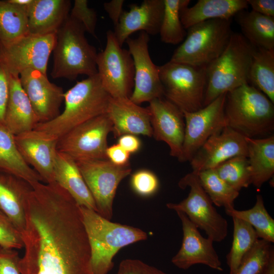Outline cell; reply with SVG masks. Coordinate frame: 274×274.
I'll return each mask as SVG.
<instances>
[{
  "label": "cell",
  "mask_w": 274,
  "mask_h": 274,
  "mask_svg": "<svg viewBox=\"0 0 274 274\" xmlns=\"http://www.w3.org/2000/svg\"><path fill=\"white\" fill-rule=\"evenodd\" d=\"M26 203L21 274H94L80 207L58 184L38 182Z\"/></svg>",
  "instance_id": "obj_1"
},
{
  "label": "cell",
  "mask_w": 274,
  "mask_h": 274,
  "mask_svg": "<svg viewBox=\"0 0 274 274\" xmlns=\"http://www.w3.org/2000/svg\"><path fill=\"white\" fill-rule=\"evenodd\" d=\"M111 96L97 74L76 84L64 92V108L54 119L38 123L35 129L58 139L75 127L107 114Z\"/></svg>",
  "instance_id": "obj_2"
},
{
  "label": "cell",
  "mask_w": 274,
  "mask_h": 274,
  "mask_svg": "<svg viewBox=\"0 0 274 274\" xmlns=\"http://www.w3.org/2000/svg\"><path fill=\"white\" fill-rule=\"evenodd\" d=\"M91 252L94 274H108L114 267L113 259L122 248L147 238L140 228L112 222L97 212L80 207Z\"/></svg>",
  "instance_id": "obj_3"
},
{
  "label": "cell",
  "mask_w": 274,
  "mask_h": 274,
  "mask_svg": "<svg viewBox=\"0 0 274 274\" xmlns=\"http://www.w3.org/2000/svg\"><path fill=\"white\" fill-rule=\"evenodd\" d=\"M274 104L250 84L226 93L224 114L226 126L250 138L273 135Z\"/></svg>",
  "instance_id": "obj_4"
},
{
  "label": "cell",
  "mask_w": 274,
  "mask_h": 274,
  "mask_svg": "<svg viewBox=\"0 0 274 274\" xmlns=\"http://www.w3.org/2000/svg\"><path fill=\"white\" fill-rule=\"evenodd\" d=\"M254 49L242 33L233 32L224 51L207 66L203 107L221 95L249 84V71Z\"/></svg>",
  "instance_id": "obj_5"
},
{
  "label": "cell",
  "mask_w": 274,
  "mask_h": 274,
  "mask_svg": "<svg viewBox=\"0 0 274 274\" xmlns=\"http://www.w3.org/2000/svg\"><path fill=\"white\" fill-rule=\"evenodd\" d=\"M85 32L82 25L70 15L58 29L53 51V78L73 80L80 75L90 77L97 74V53Z\"/></svg>",
  "instance_id": "obj_6"
},
{
  "label": "cell",
  "mask_w": 274,
  "mask_h": 274,
  "mask_svg": "<svg viewBox=\"0 0 274 274\" xmlns=\"http://www.w3.org/2000/svg\"><path fill=\"white\" fill-rule=\"evenodd\" d=\"M187 30L185 40L170 61L207 66L224 51L233 33L231 19L210 20Z\"/></svg>",
  "instance_id": "obj_7"
},
{
  "label": "cell",
  "mask_w": 274,
  "mask_h": 274,
  "mask_svg": "<svg viewBox=\"0 0 274 274\" xmlns=\"http://www.w3.org/2000/svg\"><path fill=\"white\" fill-rule=\"evenodd\" d=\"M207 66L169 61L158 66L164 96L183 112L203 107Z\"/></svg>",
  "instance_id": "obj_8"
},
{
  "label": "cell",
  "mask_w": 274,
  "mask_h": 274,
  "mask_svg": "<svg viewBox=\"0 0 274 274\" xmlns=\"http://www.w3.org/2000/svg\"><path fill=\"white\" fill-rule=\"evenodd\" d=\"M182 189L190 188L187 197L179 203H168L171 210L184 213L197 227L203 230L214 242L223 241L228 234V222L214 207L199 181L196 173L186 175L178 183Z\"/></svg>",
  "instance_id": "obj_9"
},
{
  "label": "cell",
  "mask_w": 274,
  "mask_h": 274,
  "mask_svg": "<svg viewBox=\"0 0 274 274\" xmlns=\"http://www.w3.org/2000/svg\"><path fill=\"white\" fill-rule=\"evenodd\" d=\"M97 74L101 85L113 98H130L134 87V68L129 52L121 46L112 30L107 32L105 49L97 53Z\"/></svg>",
  "instance_id": "obj_10"
},
{
  "label": "cell",
  "mask_w": 274,
  "mask_h": 274,
  "mask_svg": "<svg viewBox=\"0 0 274 274\" xmlns=\"http://www.w3.org/2000/svg\"><path fill=\"white\" fill-rule=\"evenodd\" d=\"M75 161L93 196L97 213L110 220L118 186L130 174L132 169L130 164L118 166L108 159Z\"/></svg>",
  "instance_id": "obj_11"
},
{
  "label": "cell",
  "mask_w": 274,
  "mask_h": 274,
  "mask_svg": "<svg viewBox=\"0 0 274 274\" xmlns=\"http://www.w3.org/2000/svg\"><path fill=\"white\" fill-rule=\"evenodd\" d=\"M112 124L107 114L73 128L58 139L57 149L75 160L107 159L108 135Z\"/></svg>",
  "instance_id": "obj_12"
},
{
  "label": "cell",
  "mask_w": 274,
  "mask_h": 274,
  "mask_svg": "<svg viewBox=\"0 0 274 274\" xmlns=\"http://www.w3.org/2000/svg\"><path fill=\"white\" fill-rule=\"evenodd\" d=\"M56 33L27 34L10 44H0V62L12 75L19 76L26 70L47 74L48 60L53 51Z\"/></svg>",
  "instance_id": "obj_13"
},
{
  "label": "cell",
  "mask_w": 274,
  "mask_h": 274,
  "mask_svg": "<svg viewBox=\"0 0 274 274\" xmlns=\"http://www.w3.org/2000/svg\"><path fill=\"white\" fill-rule=\"evenodd\" d=\"M226 93L197 111L183 112L185 128L181 153L178 158L180 162L190 161L212 134L226 126L224 114Z\"/></svg>",
  "instance_id": "obj_14"
},
{
  "label": "cell",
  "mask_w": 274,
  "mask_h": 274,
  "mask_svg": "<svg viewBox=\"0 0 274 274\" xmlns=\"http://www.w3.org/2000/svg\"><path fill=\"white\" fill-rule=\"evenodd\" d=\"M149 35L141 31L139 36L125 41L133 61L134 87L130 99L140 105L164 97L158 66L152 61L149 52Z\"/></svg>",
  "instance_id": "obj_15"
},
{
  "label": "cell",
  "mask_w": 274,
  "mask_h": 274,
  "mask_svg": "<svg viewBox=\"0 0 274 274\" xmlns=\"http://www.w3.org/2000/svg\"><path fill=\"white\" fill-rule=\"evenodd\" d=\"M247 156L246 137L225 126L212 134L197 150L189 161L192 172L213 169L235 156Z\"/></svg>",
  "instance_id": "obj_16"
},
{
  "label": "cell",
  "mask_w": 274,
  "mask_h": 274,
  "mask_svg": "<svg viewBox=\"0 0 274 274\" xmlns=\"http://www.w3.org/2000/svg\"><path fill=\"white\" fill-rule=\"evenodd\" d=\"M24 161L40 175L43 183L54 184V168L58 139L35 129L14 135Z\"/></svg>",
  "instance_id": "obj_17"
},
{
  "label": "cell",
  "mask_w": 274,
  "mask_h": 274,
  "mask_svg": "<svg viewBox=\"0 0 274 274\" xmlns=\"http://www.w3.org/2000/svg\"><path fill=\"white\" fill-rule=\"evenodd\" d=\"M181 221L183 239L181 248L173 257L176 267L187 269L193 265L201 264L222 271V263L213 246V241L202 236L197 227L182 212L176 211Z\"/></svg>",
  "instance_id": "obj_18"
},
{
  "label": "cell",
  "mask_w": 274,
  "mask_h": 274,
  "mask_svg": "<svg viewBox=\"0 0 274 274\" xmlns=\"http://www.w3.org/2000/svg\"><path fill=\"white\" fill-rule=\"evenodd\" d=\"M19 78L39 123L50 121L60 114L64 94L62 87L51 83L47 74L37 70L24 71Z\"/></svg>",
  "instance_id": "obj_19"
},
{
  "label": "cell",
  "mask_w": 274,
  "mask_h": 274,
  "mask_svg": "<svg viewBox=\"0 0 274 274\" xmlns=\"http://www.w3.org/2000/svg\"><path fill=\"white\" fill-rule=\"evenodd\" d=\"M152 136L168 146L170 155L180 156L183 144L185 122L183 112L164 97L149 102Z\"/></svg>",
  "instance_id": "obj_20"
},
{
  "label": "cell",
  "mask_w": 274,
  "mask_h": 274,
  "mask_svg": "<svg viewBox=\"0 0 274 274\" xmlns=\"http://www.w3.org/2000/svg\"><path fill=\"white\" fill-rule=\"evenodd\" d=\"M164 0H144L140 5L131 4L128 11H123L114 33L122 46L133 32L144 31L156 35L159 30L164 12Z\"/></svg>",
  "instance_id": "obj_21"
},
{
  "label": "cell",
  "mask_w": 274,
  "mask_h": 274,
  "mask_svg": "<svg viewBox=\"0 0 274 274\" xmlns=\"http://www.w3.org/2000/svg\"><path fill=\"white\" fill-rule=\"evenodd\" d=\"M107 114L112 122L115 138L125 134L152 136L148 108L141 107L129 98L111 97Z\"/></svg>",
  "instance_id": "obj_22"
},
{
  "label": "cell",
  "mask_w": 274,
  "mask_h": 274,
  "mask_svg": "<svg viewBox=\"0 0 274 274\" xmlns=\"http://www.w3.org/2000/svg\"><path fill=\"white\" fill-rule=\"evenodd\" d=\"M31 185L15 175L0 172V211L22 234L25 226V210Z\"/></svg>",
  "instance_id": "obj_23"
},
{
  "label": "cell",
  "mask_w": 274,
  "mask_h": 274,
  "mask_svg": "<svg viewBox=\"0 0 274 274\" xmlns=\"http://www.w3.org/2000/svg\"><path fill=\"white\" fill-rule=\"evenodd\" d=\"M68 0H33L27 7L28 34H55L69 16Z\"/></svg>",
  "instance_id": "obj_24"
},
{
  "label": "cell",
  "mask_w": 274,
  "mask_h": 274,
  "mask_svg": "<svg viewBox=\"0 0 274 274\" xmlns=\"http://www.w3.org/2000/svg\"><path fill=\"white\" fill-rule=\"evenodd\" d=\"M9 93L4 126L14 135L34 129L39 123L19 76L9 73Z\"/></svg>",
  "instance_id": "obj_25"
},
{
  "label": "cell",
  "mask_w": 274,
  "mask_h": 274,
  "mask_svg": "<svg viewBox=\"0 0 274 274\" xmlns=\"http://www.w3.org/2000/svg\"><path fill=\"white\" fill-rule=\"evenodd\" d=\"M54 174L56 183L65 189L80 207L97 212L93 196L73 158L57 150Z\"/></svg>",
  "instance_id": "obj_26"
},
{
  "label": "cell",
  "mask_w": 274,
  "mask_h": 274,
  "mask_svg": "<svg viewBox=\"0 0 274 274\" xmlns=\"http://www.w3.org/2000/svg\"><path fill=\"white\" fill-rule=\"evenodd\" d=\"M247 0H199L191 7L180 10V19L185 29L206 21L231 19L238 12L248 8Z\"/></svg>",
  "instance_id": "obj_27"
},
{
  "label": "cell",
  "mask_w": 274,
  "mask_h": 274,
  "mask_svg": "<svg viewBox=\"0 0 274 274\" xmlns=\"http://www.w3.org/2000/svg\"><path fill=\"white\" fill-rule=\"evenodd\" d=\"M251 184L257 188L273 176L274 135L262 138L246 137Z\"/></svg>",
  "instance_id": "obj_28"
},
{
  "label": "cell",
  "mask_w": 274,
  "mask_h": 274,
  "mask_svg": "<svg viewBox=\"0 0 274 274\" xmlns=\"http://www.w3.org/2000/svg\"><path fill=\"white\" fill-rule=\"evenodd\" d=\"M242 35L253 47L274 50V17L246 9L235 16Z\"/></svg>",
  "instance_id": "obj_29"
},
{
  "label": "cell",
  "mask_w": 274,
  "mask_h": 274,
  "mask_svg": "<svg viewBox=\"0 0 274 274\" xmlns=\"http://www.w3.org/2000/svg\"><path fill=\"white\" fill-rule=\"evenodd\" d=\"M0 172L17 176L30 184L43 182L40 175L22 158L16 146L14 135L1 125Z\"/></svg>",
  "instance_id": "obj_30"
},
{
  "label": "cell",
  "mask_w": 274,
  "mask_h": 274,
  "mask_svg": "<svg viewBox=\"0 0 274 274\" xmlns=\"http://www.w3.org/2000/svg\"><path fill=\"white\" fill-rule=\"evenodd\" d=\"M249 80L274 104V50L255 47Z\"/></svg>",
  "instance_id": "obj_31"
},
{
  "label": "cell",
  "mask_w": 274,
  "mask_h": 274,
  "mask_svg": "<svg viewBox=\"0 0 274 274\" xmlns=\"http://www.w3.org/2000/svg\"><path fill=\"white\" fill-rule=\"evenodd\" d=\"M27 34V7L0 1V44H10Z\"/></svg>",
  "instance_id": "obj_32"
},
{
  "label": "cell",
  "mask_w": 274,
  "mask_h": 274,
  "mask_svg": "<svg viewBox=\"0 0 274 274\" xmlns=\"http://www.w3.org/2000/svg\"><path fill=\"white\" fill-rule=\"evenodd\" d=\"M225 212L232 218L248 223L254 228L259 238L274 242V220L267 212L261 195L256 196V202L250 209L239 211L234 208L225 210Z\"/></svg>",
  "instance_id": "obj_33"
},
{
  "label": "cell",
  "mask_w": 274,
  "mask_h": 274,
  "mask_svg": "<svg viewBox=\"0 0 274 274\" xmlns=\"http://www.w3.org/2000/svg\"><path fill=\"white\" fill-rule=\"evenodd\" d=\"M233 241L226 256L229 274H235L242 259L259 239L254 228L248 223L232 217Z\"/></svg>",
  "instance_id": "obj_34"
},
{
  "label": "cell",
  "mask_w": 274,
  "mask_h": 274,
  "mask_svg": "<svg viewBox=\"0 0 274 274\" xmlns=\"http://www.w3.org/2000/svg\"><path fill=\"white\" fill-rule=\"evenodd\" d=\"M189 0H164V12L159 32L161 40L177 45L184 40L187 31L180 19V10L188 6Z\"/></svg>",
  "instance_id": "obj_35"
},
{
  "label": "cell",
  "mask_w": 274,
  "mask_h": 274,
  "mask_svg": "<svg viewBox=\"0 0 274 274\" xmlns=\"http://www.w3.org/2000/svg\"><path fill=\"white\" fill-rule=\"evenodd\" d=\"M201 186L213 204L225 210L234 209V202L239 192L221 179L213 169L197 173Z\"/></svg>",
  "instance_id": "obj_36"
},
{
  "label": "cell",
  "mask_w": 274,
  "mask_h": 274,
  "mask_svg": "<svg viewBox=\"0 0 274 274\" xmlns=\"http://www.w3.org/2000/svg\"><path fill=\"white\" fill-rule=\"evenodd\" d=\"M213 169L221 179L238 192L251 184V171L246 156L234 157Z\"/></svg>",
  "instance_id": "obj_37"
},
{
  "label": "cell",
  "mask_w": 274,
  "mask_h": 274,
  "mask_svg": "<svg viewBox=\"0 0 274 274\" xmlns=\"http://www.w3.org/2000/svg\"><path fill=\"white\" fill-rule=\"evenodd\" d=\"M273 251L271 243L259 238L243 257L235 274H260Z\"/></svg>",
  "instance_id": "obj_38"
},
{
  "label": "cell",
  "mask_w": 274,
  "mask_h": 274,
  "mask_svg": "<svg viewBox=\"0 0 274 274\" xmlns=\"http://www.w3.org/2000/svg\"><path fill=\"white\" fill-rule=\"evenodd\" d=\"M130 184L133 191L143 197L153 195L159 187L157 176L147 169H140L131 174Z\"/></svg>",
  "instance_id": "obj_39"
},
{
  "label": "cell",
  "mask_w": 274,
  "mask_h": 274,
  "mask_svg": "<svg viewBox=\"0 0 274 274\" xmlns=\"http://www.w3.org/2000/svg\"><path fill=\"white\" fill-rule=\"evenodd\" d=\"M70 16L79 22L85 32L95 38L97 23V14L95 10L90 8L86 0H75L71 9Z\"/></svg>",
  "instance_id": "obj_40"
},
{
  "label": "cell",
  "mask_w": 274,
  "mask_h": 274,
  "mask_svg": "<svg viewBox=\"0 0 274 274\" xmlns=\"http://www.w3.org/2000/svg\"><path fill=\"white\" fill-rule=\"evenodd\" d=\"M0 247L7 249L23 248L22 234L10 219L0 211Z\"/></svg>",
  "instance_id": "obj_41"
},
{
  "label": "cell",
  "mask_w": 274,
  "mask_h": 274,
  "mask_svg": "<svg viewBox=\"0 0 274 274\" xmlns=\"http://www.w3.org/2000/svg\"><path fill=\"white\" fill-rule=\"evenodd\" d=\"M117 274H166L163 271L138 259L122 260Z\"/></svg>",
  "instance_id": "obj_42"
},
{
  "label": "cell",
  "mask_w": 274,
  "mask_h": 274,
  "mask_svg": "<svg viewBox=\"0 0 274 274\" xmlns=\"http://www.w3.org/2000/svg\"><path fill=\"white\" fill-rule=\"evenodd\" d=\"M20 258L16 250L0 247V274H21L19 268Z\"/></svg>",
  "instance_id": "obj_43"
},
{
  "label": "cell",
  "mask_w": 274,
  "mask_h": 274,
  "mask_svg": "<svg viewBox=\"0 0 274 274\" xmlns=\"http://www.w3.org/2000/svg\"><path fill=\"white\" fill-rule=\"evenodd\" d=\"M9 93V72L0 62V125L4 126L6 109Z\"/></svg>",
  "instance_id": "obj_44"
},
{
  "label": "cell",
  "mask_w": 274,
  "mask_h": 274,
  "mask_svg": "<svg viewBox=\"0 0 274 274\" xmlns=\"http://www.w3.org/2000/svg\"><path fill=\"white\" fill-rule=\"evenodd\" d=\"M107 159L118 166L129 164L130 154L118 144L108 146L106 150Z\"/></svg>",
  "instance_id": "obj_45"
},
{
  "label": "cell",
  "mask_w": 274,
  "mask_h": 274,
  "mask_svg": "<svg viewBox=\"0 0 274 274\" xmlns=\"http://www.w3.org/2000/svg\"><path fill=\"white\" fill-rule=\"evenodd\" d=\"M252 11L266 16L274 17L273 0H247Z\"/></svg>",
  "instance_id": "obj_46"
},
{
  "label": "cell",
  "mask_w": 274,
  "mask_h": 274,
  "mask_svg": "<svg viewBox=\"0 0 274 274\" xmlns=\"http://www.w3.org/2000/svg\"><path fill=\"white\" fill-rule=\"evenodd\" d=\"M130 154L138 152L142 146L141 140L136 135L123 134L118 138V143Z\"/></svg>",
  "instance_id": "obj_47"
},
{
  "label": "cell",
  "mask_w": 274,
  "mask_h": 274,
  "mask_svg": "<svg viewBox=\"0 0 274 274\" xmlns=\"http://www.w3.org/2000/svg\"><path fill=\"white\" fill-rule=\"evenodd\" d=\"M124 3L123 0H113L104 4L105 10L115 26L123 12L122 8Z\"/></svg>",
  "instance_id": "obj_48"
},
{
  "label": "cell",
  "mask_w": 274,
  "mask_h": 274,
  "mask_svg": "<svg viewBox=\"0 0 274 274\" xmlns=\"http://www.w3.org/2000/svg\"><path fill=\"white\" fill-rule=\"evenodd\" d=\"M260 274H274V251L271 253L267 263Z\"/></svg>",
  "instance_id": "obj_49"
},
{
  "label": "cell",
  "mask_w": 274,
  "mask_h": 274,
  "mask_svg": "<svg viewBox=\"0 0 274 274\" xmlns=\"http://www.w3.org/2000/svg\"><path fill=\"white\" fill-rule=\"evenodd\" d=\"M9 3L22 7H28L33 0H7Z\"/></svg>",
  "instance_id": "obj_50"
}]
</instances>
